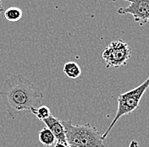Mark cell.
Masks as SVG:
<instances>
[{
  "label": "cell",
  "instance_id": "3957f363",
  "mask_svg": "<svg viewBox=\"0 0 149 147\" xmlns=\"http://www.w3.org/2000/svg\"><path fill=\"white\" fill-rule=\"evenodd\" d=\"M148 89H149V76L144 82L141 84L137 87L125 93H122L118 96V108L116 114L109 128L102 135V138L104 139L107 138L113 127L115 125V123L120 118L125 115L130 114L138 107L140 101L142 98L145 92L148 91Z\"/></svg>",
  "mask_w": 149,
  "mask_h": 147
},
{
  "label": "cell",
  "instance_id": "8fae6325",
  "mask_svg": "<svg viewBox=\"0 0 149 147\" xmlns=\"http://www.w3.org/2000/svg\"><path fill=\"white\" fill-rule=\"evenodd\" d=\"M54 147H70L67 143H62V142H58L56 141L54 144Z\"/></svg>",
  "mask_w": 149,
  "mask_h": 147
},
{
  "label": "cell",
  "instance_id": "5bb4252c",
  "mask_svg": "<svg viewBox=\"0 0 149 147\" xmlns=\"http://www.w3.org/2000/svg\"><path fill=\"white\" fill-rule=\"evenodd\" d=\"M113 2H115L116 0H113ZM125 1H129V0H125Z\"/></svg>",
  "mask_w": 149,
  "mask_h": 147
},
{
  "label": "cell",
  "instance_id": "52a82bcc",
  "mask_svg": "<svg viewBox=\"0 0 149 147\" xmlns=\"http://www.w3.org/2000/svg\"><path fill=\"white\" fill-rule=\"evenodd\" d=\"M38 139L39 141L46 147L52 146L54 145L56 142L55 137L53 135V133L47 129V128H43L42 129L39 134H38Z\"/></svg>",
  "mask_w": 149,
  "mask_h": 147
},
{
  "label": "cell",
  "instance_id": "9c48e42d",
  "mask_svg": "<svg viewBox=\"0 0 149 147\" xmlns=\"http://www.w3.org/2000/svg\"><path fill=\"white\" fill-rule=\"evenodd\" d=\"M22 11L18 7H9L4 11V18L9 22L14 23L19 21L22 17Z\"/></svg>",
  "mask_w": 149,
  "mask_h": 147
},
{
  "label": "cell",
  "instance_id": "7a4b0ae2",
  "mask_svg": "<svg viewBox=\"0 0 149 147\" xmlns=\"http://www.w3.org/2000/svg\"><path fill=\"white\" fill-rule=\"evenodd\" d=\"M65 129L66 142L70 147H104L102 135L90 123L73 124L61 121Z\"/></svg>",
  "mask_w": 149,
  "mask_h": 147
},
{
  "label": "cell",
  "instance_id": "ba28073f",
  "mask_svg": "<svg viewBox=\"0 0 149 147\" xmlns=\"http://www.w3.org/2000/svg\"><path fill=\"white\" fill-rule=\"evenodd\" d=\"M63 71L70 79H76L81 74V67L75 62H67L64 65Z\"/></svg>",
  "mask_w": 149,
  "mask_h": 147
},
{
  "label": "cell",
  "instance_id": "277c9868",
  "mask_svg": "<svg viewBox=\"0 0 149 147\" xmlns=\"http://www.w3.org/2000/svg\"><path fill=\"white\" fill-rule=\"evenodd\" d=\"M131 49L129 45L123 40L113 41L108 46L105 47L102 52V58L105 62V67L109 68H120L126 64L127 61L130 58Z\"/></svg>",
  "mask_w": 149,
  "mask_h": 147
},
{
  "label": "cell",
  "instance_id": "5b68a950",
  "mask_svg": "<svg viewBox=\"0 0 149 147\" xmlns=\"http://www.w3.org/2000/svg\"><path fill=\"white\" fill-rule=\"evenodd\" d=\"M129 5L120 8L119 15H131L134 20L140 26L149 23V0H129Z\"/></svg>",
  "mask_w": 149,
  "mask_h": 147
},
{
  "label": "cell",
  "instance_id": "6da1fadb",
  "mask_svg": "<svg viewBox=\"0 0 149 147\" xmlns=\"http://www.w3.org/2000/svg\"><path fill=\"white\" fill-rule=\"evenodd\" d=\"M0 97L7 112L15 119L19 112H30L31 108L42 106L44 96L22 74H13L3 82Z\"/></svg>",
  "mask_w": 149,
  "mask_h": 147
},
{
  "label": "cell",
  "instance_id": "30bf717a",
  "mask_svg": "<svg viewBox=\"0 0 149 147\" xmlns=\"http://www.w3.org/2000/svg\"><path fill=\"white\" fill-rule=\"evenodd\" d=\"M31 113H33L37 119L41 121H43L44 119H47L51 114V111L47 107V106H40L37 108H31L30 111Z\"/></svg>",
  "mask_w": 149,
  "mask_h": 147
},
{
  "label": "cell",
  "instance_id": "4fadbf2b",
  "mask_svg": "<svg viewBox=\"0 0 149 147\" xmlns=\"http://www.w3.org/2000/svg\"><path fill=\"white\" fill-rule=\"evenodd\" d=\"M3 11V0H0V14Z\"/></svg>",
  "mask_w": 149,
  "mask_h": 147
},
{
  "label": "cell",
  "instance_id": "8992f818",
  "mask_svg": "<svg viewBox=\"0 0 149 147\" xmlns=\"http://www.w3.org/2000/svg\"><path fill=\"white\" fill-rule=\"evenodd\" d=\"M46 128L49 129L53 135L55 137L56 141L58 142H62V143H67L66 142V138H65V133L64 126L61 123V121L58 119L53 115H50L47 119L42 121Z\"/></svg>",
  "mask_w": 149,
  "mask_h": 147
},
{
  "label": "cell",
  "instance_id": "7c38bea8",
  "mask_svg": "<svg viewBox=\"0 0 149 147\" xmlns=\"http://www.w3.org/2000/svg\"><path fill=\"white\" fill-rule=\"evenodd\" d=\"M129 147H139L138 142H137V141H136V140H131Z\"/></svg>",
  "mask_w": 149,
  "mask_h": 147
}]
</instances>
